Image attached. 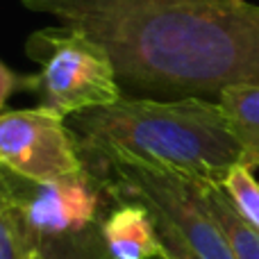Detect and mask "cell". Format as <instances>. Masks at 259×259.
<instances>
[{
  "label": "cell",
  "instance_id": "cell-1",
  "mask_svg": "<svg viewBox=\"0 0 259 259\" xmlns=\"http://www.w3.org/2000/svg\"><path fill=\"white\" fill-rule=\"evenodd\" d=\"M109 53L123 96L219 100L259 84V5L248 0H21Z\"/></svg>",
  "mask_w": 259,
  "mask_h": 259
},
{
  "label": "cell",
  "instance_id": "cell-2",
  "mask_svg": "<svg viewBox=\"0 0 259 259\" xmlns=\"http://www.w3.org/2000/svg\"><path fill=\"white\" fill-rule=\"evenodd\" d=\"M84 166L127 164L223 184L241 148L216 100L132 98L68 118Z\"/></svg>",
  "mask_w": 259,
  "mask_h": 259
},
{
  "label": "cell",
  "instance_id": "cell-3",
  "mask_svg": "<svg viewBox=\"0 0 259 259\" xmlns=\"http://www.w3.org/2000/svg\"><path fill=\"white\" fill-rule=\"evenodd\" d=\"M25 53L39 64L41 107L68 118L123 98L109 53L77 27H44L27 36Z\"/></svg>",
  "mask_w": 259,
  "mask_h": 259
},
{
  "label": "cell",
  "instance_id": "cell-4",
  "mask_svg": "<svg viewBox=\"0 0 259 259\" xmlns=\"http://www.w3.org/2000/svg\"><path fill=\"white\" fill-rule=\"evenodd\" d=\"M103 191L114 200L141 202L157 221L205 259H234L202 193V184L164 170L127 164L87 166Z\"/></svg>",
  "mask_w": 259,
  "mask_h": 259
},
{
  "label": "cell",
  "instance_id": "cell-5",
  "mask_svg": "<svg viewBox=\"0 0 259 259\" xmlns=\"http://www.w3.org/2000/svg\"><path fill=\"white\" fill-rule=\"evenodd\" d=\"M0 161L7 173L34 184L87 170L68 121L41 105L3 112Z\"/></svg>",
  "mask_w": 259,
  "mask_h": 259
},
{
  "label": "cell",
  "instance_id": "cell-6",
  "mask_svg": "<svg viewBox=\"0 0 259 259\" xmlns=\"http://www.w3.org/2000/svg\"><path fill=\"white\" fill-rule=\"evenodd\" d=\"M3 189L12 191L32 230L44 237L84 232L98 225L103 187L89 170L44 184L27 182L5 170Z\"/></svg>",
  "mask_w": 259,
  "mask_h": 259
},
{
  "label": "cell",
  "instance_id": "cell-7",
  "mask_svg": "<svg viewBox=\"0 0 259 259\" xmlns=\"http://www.w3.org/2000/svg\"><path fill=\"white\" fill-rule=\"evenodd\" d=\"M100 234L112 259H164L155 219L141 202L116 200L100 221Z\"/></svg>",
  "mask_w": 259,
  "mask_h": 259
},
{
  "label": "cell",
  "instance_id": "cell-8",
  "mask_svg": "<svg viewBox=\"0 0 259 259\" xmlns=\"http://www.w3.org/2000/svg\"><path fill=\"white\" fill-rule=\"evenodd\" d=\"M234 139L241 148V164L259 166V84H232L221 91L219 100Z\"/></svg>",
  "mask_w": 259,
  "mask_h": 259
},
{
  "label": "cell",
  "instance_id": "cell-9",
  "mask_svg": "<svg viewBox=\"0 0 259 259\" xmlns=\"http://www.w3.org/2000/svg\"><path fill=\"white\" fill-rule=\"evenodd\" d=\"M202 193L207 207L228 239L234 259H259V230L239 214L225 189L221 184H202Z\"/></svg>",
  "mask_w": 259,
  "mask_h": 259
},
{
  "label": "cell",
  "instance_id": "cell-10",
  "mask_svg": "<svg viewBox=\"0 0 259 259\" xmlns=\"http://www.w3.org/2000/svg\"><path fill=\"white\" fill-rule=\"evenodd\" d=\"M32 259H112L100 234V223L84 232L44 237L39 234Z\"/></svg>",
  "mask_w": 259,
  "mask_h": 259
},
{
  "label": "cell",
  "instance_id": "cell-11",
  "mask_svg": "<svg viewBox=\"0 0 259 259\" xmlns=\"http://www.w3.org/2000/svg\"><path fill=\"white\" fill-rule=\"evenodd\" d=\"M221 187L225 189L239 214L259 230V182L255 180L252 170L243 164L234 166Z\"/></svg>",
  "mask_w": 259,
  "mask_h": 259
},
{
  "label": "cell",
  "instance_id": "cell-12",
  "mask_svg": "<svg viewBox=\"0 0 259 259\" xmlns=\"http://www.w3.org/2000/svg\"><path fill=\"white\" fill-rule=\"evenodd\" d=\"M0 77H3V80H0V103H3V107H7V100L12 98L14 94H23V91L36 94V89H39V77H36V73H23V75H18L7 64L0 66Z\"/></svg>",
  "mask_w": 259,
  "mask_h": 259
},
{
  "label": "cell",
  "instance_id": "cell-13",
  "mask_svg": "<svg viewBox=\"0 0 259 259\" xmlns=\"http://www.w3.org/2000/svg\"><path fill=\"white\" fill-rule=\"evenodd\" d=\"M152 219H155V216H152ZM155 225H157V232H159L161 246H164V259H205L198 255L184 239H180L166 223L155 219Z\"/></svg>",
  "mask_w": 259,
  "mask_h": 259
}]
</instances>
